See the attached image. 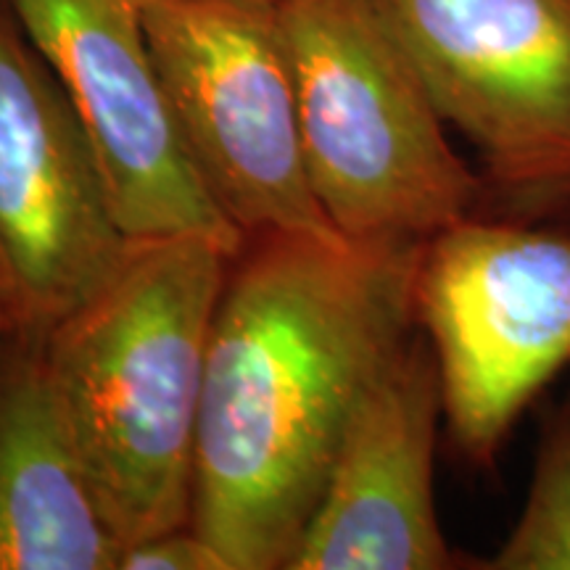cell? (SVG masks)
<instances>
[{"mask_svg":"<svg viewBox=\"0 0 570 570\" xmlns=\"http://www.w3.org/2000/svg\"><path fill=\"white\" fill-rule=\"evenodd\" d=\"M117 570H230V566L194 525H183L125 544Z\"/></svg>","mask_w":570,"mask_h":570,"instance_id":"12","label":"cell"},{"mask_svg":"<svg viewBox=\"0 0 570 570\" xmlns=\"http://www.w3.org/2000/svg\"><path fill=\"white\" fill-rule=\"evenodd\" d=\"M130 246L80 114L0 0V298L11 327L51 331Z\"/></svg>","mask_w":570,"mask_h":570,"instance_id":"7","label":"cell"},{"mask_svg":"<svg viewBox=\"0 0 570 570\" xmlns=\"http://www.w3.org/2000/svg\"><path fill=\"white\" fill-rule=\"evenodd\" d=\"M494 570H570V410L541 439L525 508L487 562Z\"/></svg>","mask_w":570,"mask_h":570,"instance_id":"11","label":"cell"},{"mask_svg":"<svg viewBox=\"0 0 570 570\" xmlns=\"http://www.w3.org/2000/svg\"><path fill=\"white\" fill-rule=\"evenodd\" d=\"M446 125L523 209L570 202V0H377Z\"/></svg>","mask_w":570,"mask_h":570,"instance_id":"6","label":"cell"},{"mask_svg":"<svg viewBox=\"0 0 570 570\" xmlns=\"http://www.w3.org/2000/svg\"><path fill=\"white\" fill-rule=\"evenodd\" d=\"M417 325L436 354L449 431L470 460L489 462L570 362V235L473 217L433 235Z\"/></svg>","mask_w":570,"mask_h":570,"instance_id":"5","label":"cell"},{"mask_svg":"<svg viewBox=\"0 0 570 570\" xmlns=\"http://www.w3.org/2000/svg\"><path fill=\"white\" fill-rule=\"evenodd\" d=\"M423 248L269 235L233 259L190 518L230 570H288L356 407L415 333Z\"/></svg>","mask_w":570,"mask_h":570,"instance_id":"1","label":"cell"},{"mask_svg":"<svg viewBox=\"0 0 570 570\" xmlns=\"http://www.w3.org/2000/svg\"><path fill=\"white\" fill-rule=\"evenodd\" d=\"M304 164L348 240L428 244L473 217L483 180L446 140L377 0H277Z\"/></svg>","mask_w":570,"mask_h":570,"instance_id":"3","label":"cell"},{"mask_svg":"<svg viewBox=\"0 0 570 570\" xmlns=\"http://www.w3.org/2000/svg\"><path fill=\"white\" fill-rule=\"evenodd\" d=\"M235 256L198 235L132 240L109 281L46 333V356L119 544L183 529L206 354Z\"/></svg>","mask_w":570,"mask_h":570,"instance_id":"2","label":"cell"},{"mask_svg":"<svg viewBox=\"0 0 570 570\" xmlns=\"http://www.w3.org/2000/svg\"><path fill=\"white\" fill-rule=\"evenodd\" d=\"M441 415L436 354L415 331L356 407L288 570L452 566L433 497Z\"/></svg>","mask_w":570,"mask_h":570,"instance_id":"9","label":"cell"},{"mask_svg":"<svg viewBox=\"0 0 570 570\" xmlns=\"http://www.w3.org/2000/svg\"><path fill=\"white\" fill-rule=\"evenodd\" d=\"M80 114L114 217L132 240H248L212 202L177 132L135 0H6Z\"/></svg>","mask_w":570,"mask_h":570,"instance_id":"8","label":"cell"},{"mask_svg":"<svg viewBox=\"0 0 570 570\" xmlns=\"http://www.w3.org/2000/svg\"><path fill=\"white\" fill-rule=\"evenodd\" d=\"M196 175L246 240L338 238L309 185L277 0H135Z\"/></svg>","mask_w":570,"mask_h":570,"instance_id":"4","label":"cell"},{"mask_svg":"<svg viewBox=\"0 0 570 570\" xmlns=\"http://www.w3.org/2000/svg\"><path fill=\"white\" fill-rule=\"evenodd\" d=\"M6 327H11L9 323V315H6V306H3V298H0V333L6 331Z\"/></svg>","mask_w":570,"mask_h":570,"instance_id":"13","label":"cell"},{"mask_svg":"<svg viewBox=\"0 0 570 570\" xmlns=\"http://www.w3.org/2000/svg\"><path fill=\"white\" fill-rule=\"evenodd\" d=\"M46 356V333H0V570H117Z\"/></svg>","mask_w":570,"mask_h":570,"instance_id":"10","label":"cell"}]
</instances>
